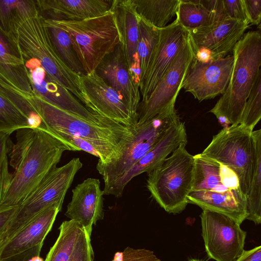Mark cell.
<instances>
[{"label": "cell", "instance_id": "1", "mask_svg": "<svg viewBox=\"0 0 261 261\" xmlns=\"http://www.w3.org/2000/svg\"><path fill=\"white\" fill-rule=\"evenodd\" d=\"M8 163L0 176V205H19L47 173L60 162L65 151H75L48 132L35 127L18 129Z\"/></svg>", "mask_w": 261, "mask_h": 261}, {"label": "cell", "instance_id": "2", "mask_svg": "<svg viewBox=\"0 0 261 261\" xmlns=\"http://www.w3.org/2000/svg\"><path fill=\"white\" fill-rule=\"evenodd\" d=\"M27 98L46 131L57 138L61 134H66L88 141L98 151V164H107L118 159L124 145L132 136V126L114 121L108 124L91 122L33 94Z\"/></svg>", "mask_w": 261, "mask_h": 261}, {"label": "cell", "instance_id": "3", "mask_svg": "<svg viewBox=\"0 0 261 261\" xmlns=\"http://www.w3.org/2000/svg\"><path fill=\"white\" fill-rule=\"evenodd\" d=\"M234 63L228 85L210 111L216 117L225 116L231 125L240 124L247 99L261 75V36L259 31L245 33L233 50Z\"/></svg>", "mask_w": 261, "mask_h": 261}, {"label": "cell", "instance_id": "4", "mask_svg": "<svg viewBox=\"0 0 261 261\" xmlns=\"http://www.w3.org/2000/svg\"><path fill=\"white\" fill-rule=\"evenodd\" d=\"M181 144L148 174L147 188L153 198L168 213L179 214L188 204L194 174V156Z\"/></svg>", "mask_w": 261, "mask_h": 261}, {"label": "cell", "instance_id": "5", "mask_svg": "<svg viewBox=\"0 0 261 261\" xmlns=\"http://www.w3.org/2000/svg\"><path fill=\"white\" fill-rule=\"evenodd\" d=\"M50 20L69 35L86 74L94 71L103 59L120 42L111 10L103 15L80 21Z\"/></svg>", "mask_w": 261, "mask_h": 261}, {"label": "cell", "instance_id": "6", "mask_svg": "<svg viewBox=\"0 0 261 261\" xmlns=\"http://www.w3.org/2000/svg\"><path fill=\"white\" fill-rule=\"evenodd\" d=\"M82 166L77 158L62 166L54 167L19 205L0 240V248L46 208L56 204L61 209L66 192Z\"/></svg>", "mask_w": 261, "mask_h": 261}, {"label": "cell", "instance_id": "7", "mask_svg": "<svg viewBox=\"0 0 261 261\" xmlns=\"http://www.w3.org/2000/svg\"><path fill=\"white\" fill-rule=\"evenodd\" d=\"M17 33V42L22 56L37 60L53 79L84 105L80 75L71 71L58 55L44 18L39 13L24 21Z\"/></svg>", "mask_w": 261, "mask_h": 261}, {"label": "cell", "instance_id": "8", "mask_svg": "<svg viewBox=\"0 0 261 261\" xmlns=\"http://www.w3.org/2000/svg\"><path fill=\"white\" fill-rule=\"evenodd\" d=\"M229 167L237 175L240 188L247 196L255 171L256 153L252 132L241 124L223 128L200 153Z\"/></svg>", "mask_w": 261, "mask_h": 261}, {"label": "cell", "instance_id": "9", "mask_svg": "<svg viewBox=\"0 0 261 261\" xmlns=\"http://www.w3.org/2000/svg\"><path fill=\"white\" fill-rule=\"evenodd\" d=\"M178 120L180 118L173 107L133 126L132 136L124 145L119 158L107 164L96 165V169L104 181L103 191L128 171L155 145L170 126Z\"/></svg>", "mask_w": 261, "mask_h": 261}, {"label": "cell", "instance_id": "10", "mask_svg": "<svg viewBox=\"0 0 261 261\" xmlns=\"http://www.w3.org/2000/svg\"><path fill=\"white\" fill-rule=\"evenodd\" d=\"M206 254L216 261H235L242 253L247 232L234 220L203 210L200 216Z\"/></svg>", "mask_w": 261, "mask_h": 261}, {"label": "cell", "instance_id": "11", "mask_svg": "<svg viewBox=\"0 0 261 261\" xmlns=\"http://www.w3.org/2000/svg\"><path fill=\"white\" fill-rule=\"evenodd\" d=\"M194 59L189 38L149 97L140 101L138 109V121L143 123L165 110L174 107L188 69Z\"/></svg>", "mask_w": 261, "mask_h": 261}, {"label": "cell", "instance_id": "12", "mask_svg": "<svg viewBox=\"0 0 261 261\" xmlns=\"http://www.w3.org/2000/svg\"><path fill=\"white\" fill-rule=\"evenodd\" d=\"M80 83L85 107L90 112L127 126L137 123L138 117L95 71L80 75Z\"/></svg>", "mask_w": 261, "mask_h": 261}, {"label": "cell", "instance_id": "13", "mask_svg": "<svg viewBox=\"0 0 261 261\" xmlns=\"http://www.w3.org/2000/svg\"><path fill=\"white\" fill-rule=\"evenodd\" d=\"M233 63L232 54L207 63L194 59L182 88L200 102L222 95L229 82Z\"/></svg>", "mask_w": 261, "mask_h": 261}, {"label": "cell", "instance_id": "14", "mask_svg": "<svg viewBox=\"0 0 261 261\" xmlns=\"http://www.w3.org/2000/svg\"><path fill=\"white\" fill-rule=\"evenodd\" d=\"M158 43L140 87L142 99H147L189 38L188 31L175 19L159 29Z\"/></svg>", "mask_w": 261, "mask_h": 261}, {"label": "cell", "instance_id": "15", "mask_svg": "<svg viewBox=\"0 0 261 261\" xmlns=\"http://www.w3.org/2000/svg\"><path fill=\"white\" fill-rule=\"evenodd\" d=\"M187 136L185 123L178 120L172 123L155 145L128 171L117 179L104 195L121 197L126 185L135 176L147 174L158 167L168 156L181 144H186Z\"/></svg>", "mask_w": 261, "mask_h": 261}, {"label": "cell", "instance_id": "16", "mask_svg": "<svg viewBox=\"0 0 261 261\" xmlns=\"http://www.w3.org/2000/svg\"><path fill=\"white\" fill-rule=\"evenodd\" d=\"M249 24L246 22L228 18L208 26L189 30L193 51L204 48L211 53L213 60L225 57L232 51Z\"/></svg>", "mask_w": 261, "mask_h": 261}, {"label": "cell", "instance_id": "17", "mask_svg": "<svg viewBox=\"0 0 261 261\" xmlns=\"http://www.w3.org/2000/svg\"><path fill=\"white\" fill-rule=\"evenodd\" d=\"M94 71L119 93L132 113L138 117L137 109L141 101L140 88L130 74L120 42L103 59Z\"/></svg>", "mask_w": 261, "mask_h": 261}, {"label": "cell", "instance_id": "18", "mask_svg": "<svg viewBox=\"0 0 261 261\" xmlns=\"http://www.w3.org/2000/svg\"><path fill=\"white\" fill-rule=\"evenodd\" d=\"M71 201L65 213L70 220L77 222L91 236L92 226L103 219V191L98 179L88 178L72 191Z\"/></svg>", "mask_w": 261, "mask_h": 261}, {"label": "cell", "instance_id": "19", "mask_svg": "<svg viewBox=\"0 0 261 261\" xmlns=\"http://www.w3.org/2000/svg\"><path fill=\"white\" fill-rule=\"evenodd\" d=\"M39 14L45 19L80 21L110 12L114 0H36Z\"/></svg>", "mask_w": 261, "mask_h": 261}, {"label": "cell", "instance_id": "20", "mask_svg": "<svg viewBox=\"0 0 261 261\" xmlns=\"http://www.w3.org/2000/svg\"><path fill=\"white\" fill-rule=\"evenodd\" d=\"M61 210L57 205L54 204L37 215L0 248V259L43 244Z\"/></svg>", "mask_w": 261, "mask_h": 261}, {"label": "cell", "instance_id": "21", "mask_svg": "<svg viewBox=\"0 0 261 261\" xmlns=\"http://www.w3.org/2000/svg\"><path fill=\"white\" fill-rule=\"evenodd\" d=\"M0 79L27 96L32 94L17 40L0 27Z\"/></svg>", "mask_w": 261, "mask_h": 261}, {"label": "cell", "instance_id": "22", "mask_svg": "<svg viewBox=\"0 0 261 261\" xmlns=\"http://www.w3.org/2000/svg\"><path fill=\"white\" fill-rule=\"evenodd\" d=\"M128 70L139 65L137 54L139 17L132 0H114L111 9Z\"/></svg>", "mask_w": 261, "mask_h": 261}, {"label": "cell", "instance_id": "23", "mask_svg": "<svg viewBox=\"0 0 261 261\" xmlns=\"http://www.w3.org/2000/svg\"><path fill=\"white\" fill-rule=\"evenodd\" d=\"M194 174L192 191H207L215 195L246 196L240 188L227 180L220 164L200 155H194Z\"/></svg>", "mask_w": 261, "mask_h": 261}, {"label": "cell", "instance_id": "24", "mask_svg": "<svg viewBox=\"0 0 261 261\" xmlns=\"http://www.w3.org/2000/svg\"><path fill=\"white\" fill-rule=\"evenodd\" d=\"M38 13L36 0H0V27L17 40L20 26Z\"/></svg>", "mask_w": 261, "mask_h": 261}, {"label": "cell", "instance_id": "25", "mask_svg": "<svg viewBox=\"0 0 261 261\" xmlns=\"http://www.w3.org/2000/svg\"><path fill=\"white\" fill-rule=\"evenodd\" d=\"M138 16L158 29L167 24L176 15L179 0H132Z\"/></svg>", "mask_w": 261, "mask_h": 261}, {"label": "cell", "instance_id": "26", "mask_svg": "<svg viewBox=\"0 0 261 261\" xmlns=\"http://www.w3.org/2000/svg\"><path fill=\"white\" fill-rule=\"evenodd\" d=\"M176 16L177 22L187 31L221 21L205 8L199 0H179Z\"/></svg>", "mask_w": 261, "mask_h": 261}, {"label": "cell", "instance_id": "27", "mask_svg": "<svg viewBox=\"0 0 261 261\" xmlns=\"http://www.w3.org/2000/svg\"><path fill=\"white\" fill-rule=\"evenodd\" d=\"M256 159L255 171L249 193L246 196V219L255 224L261 222V129L253 130Z\"/></svg>", "mask_w": 261, "mask_h": 261}, {"label": "cell", "instance_id": "28", "mask_svg": "<svg viewBox=\"0 0 261 261\" xmlns=\"http://www.w3.org/2000/svg\"><path fill=\"white\" fill-rule=\"evenodd\" d=\"M53 44L58 55L73 72L79 75L86 74L73 48L67 33L49 19H44Z\"/></svg>", "mask_w": 261, "mask_h": 261}, {"label": "cell", "instance_id": "29", "mask_svg": "<svg viewBox=\"0 0 261 261\" xmlns=\"http://www.w3.org/2000/svg\"><path fill=\"white\" fill-rule=\"evenodd\" d=\"M59 235L44 261H68L83 227L72 220L62 222Z\"/></svg>", "mask_w": 261, "mask_h": 261}, {"label": "cell", "instance_id": "30", "mask_svg": "<svg viewBox=\"0 0 261 261\" xmlns=\"http://www.w3.org/2000/svg\"><path fill=\"white\" fill-rule=\"evenodd\" d=\"M159 34V29L153 28L139 17L137 54L141 70V84L158 43Z\"/></svg>", "mask_w": 261, "mask_h": 261}, {"label": "cell", "instance_id": "31", "mask_svg": "<svg viewBox=\"0 0 261 261\" xmlns=\"http://www.w3.org/2000/svg\"><path fill=\"white\" fill-rule=\"evenodd\" d=\"M31 127L29 119L0 88V132L11 135Z\"/></svg>", "mask_w": 261, "mask_h": 261}, {"label": "cell", "instance_id": "32", "mask_svg": "<svg viewBox=\"0 0 261 261\" xmlns=\"http://www.w3.org/2000/svg\"><path fill=\"white\" fill-rule=\"evenodd\" d=\"M261 118V75L257 79L245 103L239 124L251 132Z\"/></svg>", "mask_w": 261, "mask_h": 261}, {"label": "cell", "instance_id": "33", "mask_svg": "<svg viewBox=\"0 0 261 261\" xmlns=\"http://www.w3.org/2000/svg\"><path fill=\"white\" fill-rule=\"evenodd\" d=\"M90 236L83 228L68 261H93V251Z\"/></svg>", "mask_w": 261, "mask_h": 261}, {"label": "cell", "instance_id": "34", "mask_svg": "<svg viewBox=\"0 0 261 261\" xmlns=\"http://www.w3.org/2000/svg\"><path fill=\"white\" fill-rule=\"evenodd\" d=\"M111 261H161L153 252L145 249L126 247L122 252H117Z\"/></svg>", "mask_w": 261, "mask_h": 261}, {"label": "cell", "instance_id": "35", "mask_svg": "<svg viewBox=\"0 0 261 261\" xmlns=\"http://www.w3.org/2000/svg\"><path fill=\"white\" fill-rule=\"evenodd\" d=\"M223 4L225 14L228 18L246 22L250 24L243 0H223Z\"/></svg>", "mask_w": 261, "mask_h": 261}, {"label": "cell", "instance_id": "36", "mask_svg": "<svg viewBox=\"0 0 261 261\" xmlns=\"http://www.w3.org/2000/svg\"><path fill=\"white\" fill-rule=\"evenodd\" d=\"M243 1L249 23L259 27L261 18V0Z\"/></svg>", "mask_w": 261, "mask_h": 261}, {"label": "cell", "instance_id": "37", "mask_svg": "<svg viewBox=\"0 0 261 261\" xmlns=\"http://www.w3.org/2000/svg\"><path fill=\"white\" fill-rule=\"evenodd\" d=\"M10 136L9 134L0 132V176L3 167L8 163V155L13 145Z\"/></svg>", "mask_w": 261, "mask_h": 261}, {"label": "cell", "instance_id": "38", "mask_svg": "<svg viewBox=\"0 0 261 261\" xmlns=\"http://www.w3.org/2000/svg\"><path fill=\"white\" fill-rule=\"evenodd\" d=\"M18 207L19 205L11 206L0 205V240Z\"/></svg>", "mask_w": 261, "mask_h": 261}, {"label": "cell", "instance_id": "39", "mask_svg": "<svg viewBox=\"0 0 261 261\" xmlns=\"http://www.w3.org/2000/svg\"><path fill=\"white\" fill-rule=\"evenodd\" d=\"M43 244H39L20 253L0 259V261H30L34 256L40 254Z\"/></svg>", "mask_w": 261, "mask_h": 261}, {"label": "cell", "instance_id": "40", "mask_svg": "<svg viewBox=\"0 0 261 261\" xmlns=\"http://www.w3.org/2000/svg\"><path fill=\"white\" fill-rule=\"evenodd\" d=\"M235 261H261V246H256L249 250H244Z\"/></svg>", "mask_w": 261, "mask_h": 261}, {"label": "cell", "instance_id": "41", "mask_svg": "<svg viewBox=\"0 0 261 261\" xmlns=\"http://www.w3.org/2000/svg\"><path fill=\"white\" fill-rule=\"evenodd\" d=\"M194 53V59L202 63H207L213 60L211 53L204 48L198 49Z\"/></svg>", "mask_w": 261, "mask_h": 261}, {"label": "cell", "instance_id": "42", "mask_svg": "<svg viewBox=\"0 0 261 261\" xmlns=\"http://www.w3.org/2000/svg\"><path fill=\"white\" fill-rule=\"evenodd\" d=\"M219 123L223 127V128L229 127L231 124L228 119L224 116L218 115L216 116Z\"/></svg>", "mask_w": 261, "mask_h": 261}, {"label": "cell", "instance_id": "43", "mask_svg": "<svg viewBox=\"0 0 261 261\" xmlns=\"http://www.w3.org/2000/svg\"><path fill=\"white\" fill-rule=\"evenodd\" d=\"M30 261H44L42 258H41L40 256V255H36L33 256L31 259Z\"/></svg>", "mask_w": 261, "mask_h": 261}, {"label": "cell", "instance_id": "44", "mask_svg": "<svg viewBox=\"0 0 261 261\" xmlns=\"http://www.w3.org/2000/svg\"><path fill=\"white\" fill-rule=\"evenodd\" d=\"M189 261H203L201 259H196V258H191Z\"/></svg>", "mask_w": 261, "mask_h": 261}]
</instances>
